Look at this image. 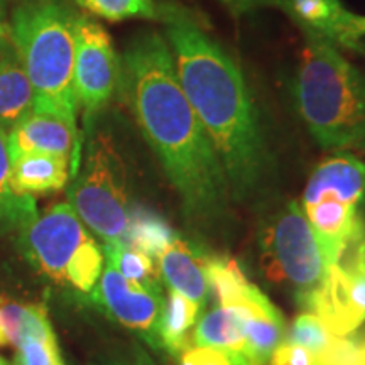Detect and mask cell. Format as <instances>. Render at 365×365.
<instances>
[{
    "label": "cell",
    "mask_w": 365,
    "mask_h": 365,
    "mask_svg": "<svg viewBox=\"0 0 365 365\" xmlns=\"http://www.w3.org/2000/svg\"><path fill=\"white\" fill-rule=\"evenodd\" d=\"M118 93L161 161L188 218L213 222L223 217L230 191L225 170L181 88L164 36L148 31L127 44Z\"/></svg>",
    "instance_id": "1"
},
{
    "label": "cell",
    "mask_w": 365,
    "mask_h": 365,
    "mask_svg": "<svg viewBox=\"0 0 365 365\" xmlns=\"http://www.w3.org/2000/svg\"><path fill=\"white\" fill-rule=\"evenodd\" d=\"M158 14L178 80L220 158L228 188L237 198H245L261 182L266 145L257 107L240 66L188 7L161 2Z\"/></svg>",
    "instance_id": "2"
},
{
    "label": "cell",
    "mask_w": 365,
    "mask_h": 365,
    "mask_svg": "<svg viewBox=\"0 0 365 365\" xmlns=\"http://www.w3.org/2000/svg\"><path fill=\"white\" fill-rule=\"evenodd\" d=\"M304 38L291 85L294 107L323 149L365 153V73L330 41Z\"/></svg>",
    "instance_id": "3"
},
{
    "label": "cell",
    "mask_w": 365,
    "mask_h": 365,
    "mask_svg": "<svg viewBox=\"0 0 365 365\" xmlns=\"http://www.w3.org/2000/svg\"><path fill=\"white\" fill-rule=\"evenodd\" d=\"M66 0H17L9 36L22 59L34 93V112L76 125L78 100L73 86L76 21Z\"/></svg>",
    "instance_id": "4"
},
{
    "label": "cell",
    "mask_w": 365,
    "mask_h": 365,
    "mask_svg": "<svg viewBox=\"0 0 365 365\" xmlns=\"http://www.w3.org/2000/svg\"><path fill=\"white\" fill-rule=\"evenodd\" d=\"M86 134L83 163L68 190L70 205L103 245L124 242L132 210L125 163L110 132L90 124Z\"/></svg>",
    "instance_id": "5"
},
{
    "label": "cell",
    "mask_w": 365,
    "mask_h": 365,
    "mask_svg": "<svg viewBox=\"0 0 365 365\" xmlns=\"http://www.w3.org/2000/svg\"><path fill=\"white\" fill-rule=\"evenodd\" d=\"M26 259L58 284L90 294L102 276L103 249L70 203H58L38 213L19 232Z\"/></svg>",
    "instance_id": "6"
},
{
    "label": "cell",
    "mask_w": 365,
    "mask_h": 365,
    "mask_svg": "<svg viewBox=\"0 0 365 365\" xmlns=\"http://www.w3.org/2000/svg\"><path fill=\"white\" fill-rule=\"evenodd\" d=\"M261 264L269 281L287 282L298 296L317 289L339 262L298 203L289 202L262 232Z\"/></svg>",
    "instance_id": "7"
},
{
    "label": "cell",
    "mask_w": 365,
    "mask_h": 365,
    "mask_svg": "<svg viewBox=\"0 0 365 365\" xmlns=\"http://www.w3.org/2000/svg\"><path fill=\"white\" fill-rule=\"evenodd\" d=\"M307 312L317 314L335 336L357 331L365 323V250L350 249L317 289L298 296Z\"/></svg>",
    "instance_id": "8"
},
{
    "label": "cell",
    "mask_w": 365,
    "mask_h": 365,
    "mask_svg": "<svg viewBox=\"0 0 365 365\" xmlns=\"http://www.w3.org/2000/svg\"><path fill=\"white\" fill-rule=\"evenodd\" d=\"M120 85V58L97 21L80 14L76 21V51L73 86L78 107L85 112V124L103 110L118 93Z\"/></svg>",
    "instance_id": "9"
},
{
    "label": "cell",
    "mask_w": 365,
    "mask_h": 365,
    "mask_svg": "<svg viewBox=\"0 0 365 365\" xmlns=\"http://www.w3.org/2000/svg\"><path fill=\"white\" fill-rule=\"evenodd\" d=\"M90 299L113 322L137 333L153 349L161 350L159 322L164 307L161 286H143L125 279L107 262Z\"/></svg>",
    "instance_id": "10"
},
{
    "label": "cell",
    "mask_w": 365,
    "mask_h": 365,
    "mask_svg": "<svg viewBox=\"0 0 365 365\" xmlns=\"http://www.w3.org/2000/svg\"><path fill=\"white\" fill-rule=\"evenodd\" d=\"M222 308L234 313L239 322L252 365H267L274 350L286 339V322L279 309L250 281Z\"/></svg>",
    "instance_id": "11"
},
{
    "label": "cell",
    "mask_w": 365,
    "mask_h": 365,
    "mask_svg": "<svg viewBox=\"0 0 365 365\" xmlns=\"http://www.w3.org/2000/svg\"><path fill=\"white\" fill-rule=\"evenodd\" d=\"M267 7L284 12L301 33L317 34L336 48L365 51L357 33L359 16L350 12L341 0H267Z\"/></svg>",
    "instance_id": "12"
},
{
    "label": "cell",
    "mask_w": 365,
    "mask_h": 365,
    "mask_svg": "<svg viewBox=\"0 0 365 365\" xmlns=\"http://www.w3.org/2000/svg\"><path fill=\"white\" fill-rule=\"evenodd\" d=\"M11 156L26 153L56 154L71 159V176L81 161L78 127L51 113L31 112L7 134Z\"/></svg>",
    "instance_id": "13"
},
{
    "label": "cell",
    "mask_w": 365,
    "mask_h": 365,
    "mask_svg": "<svg viewBox=\"0 0 365 365\" xmlns=\"http://www.w3.org/2000/svg\"><path fill=\"white\" fill-rule=\"evenodd\" d=\"M303 212L339 261L364 240L365 225L357 205L345 203L335 196H323L303 207Z\"/></svg>",
    "instance_id": "14"
},
{
    "label": "cell",
    "mask_w": 365,
    "mask_h": 365,
    "mask_svg": "<svg viewBox=\"0 0 365 365\" xmlns=\"http://www.w3.org/2000/svg\"><path fill=\"white\" fill-rule=\"evenodd\" d=\"M365 195V164L354 154L340 150L319 163L312 173L303 195V207L323 196H335L341 202L357 205Z\"/></svg>",
    "instance_id": "15"
},
{
    "label": "cell",
    "mask_w": 365,
    "mask_h": 365,
    "mask_svg": "<svg viewBox=\"0 0 365 365\" xmlns=\"http://www.w3.org/2000/svg\"><path fill=\"white\" fill-rule=\"evenodd\" d=\"M207 259L198 247L176 237L159 255V272L170 289L205 307L210 296Z\"/></svg>",
    "instance_id": "16"
},
{
    "label": "cell",
    "mask_w": 365,
    "mask_h": 365,
    "mask_svg": "<svg viewBox=\"0 0 365 365\" xmlns=\"http://www.w3.org/2000/svg\"><path fill=\"white\" fill-rule=\"evenodd\" d=\"M34 108V93L11 36L0 39V127L11 132Z\"/></svg>",
    "instance_id": "17"
},
{
    "label": "cell",
    "mask_w": 365,
    "mask_h": 365,
    "mask_svg": "<svg viewBox=\"0 0 365 365\" xmlns=\"http://www.w3.org/2000/svg\"><path fill=\"white\" fill-rule=\"evenodd\" d=\"M12 180L22 195H48L63 190L70 180L71 159L56 154L26 153L11 156Z\"/></svg>",
    "instance_id": "18"
},
{
    "label": "cell",
    "mask_w": 365,
    "mask_h": 365,
    "mask_svg": "<svg viewBox=\"0 0 365 365\" xmlns=\"http://www.w3.org/2000/svg\"><path fill=\"white\" fill-rule=\"evenodd\" d=\"M38 213L34 196L22 195L14 186L9 137L0 127V232H21Z\"/></svg>",
    "instance_id": "19"
},
{
    "label": "cell",
    "mask_w": 365,
    "mask_h": 365,
    "mask_svg": "<svg viewBox=\"0 0 365 365\" xmlns=\"http://www.w3.org/2000/svg\"><path fill=\"white\" fill-rule=\"evenodd\" d=\"M200 308L202 307L198 303L185 294L170 289L159 322V341L163 350L181 357L182 352L193 346V327L198 319Z\"/></svg>",
    "instance_id": "20"
},
{
    "label": "cell",
    "mask_w": 365,
    "mask_h": 365,
    "mask_svg": "<svg viewBox=\"0 0 365 365\" xmlns=\"http://www.w3.org/2000/svg\"><path fill=\"white\" fill-rule=\"evenodd\" d=\"M193 344L196 346H213V349L227 350V352L244 355L249 359L247 341H245L239 322L234 313L222 307L212 309L196 322Z\"/></svg>",
    "instance_id": "21"
},
{
    "label": "cell",
    "mask_w": 365,
    "mask_h": 365,
    "mask_svg": "<svg viewBox=\"0 0 365 365\" xmlns=\"http://www.w3.org/2000/svg\"><path fill=\"white\" fill-rule=\"evenodd\" d=\"M0 328L7 344L17 346L27 336L51 330L48 312L43 304L19 303L9 298H0Z\"/></svg>",
    "instance_id": "22"
},
{
    "label": "cell",
    "mask_w": 365,
    "mask_h": 365,
    "mask_svg": "<svg viewBox=\"0 0 365 365\" xmlns=\"http://www.w3.org/2000/svg\"><path fill=\"white\" fill-rule=\"evenodd\" d=\"M178 235L173 232V228L161 217L143 208L130 210L129 228H127L124 244L148 254L150 259H159L163 250Z\"/></svg>",
    "instance_id": "23"
},
{
    "label": "cell",
    "mask_w": 365,
    "mask_h": 365,
    "mask_svg": "<svg viewBox=\"0 0 365 365\" xmlns=\"http://www.w3.org/2000/svg\"><path fill=\"white\" fill-rule=\"evenodd\" d=\"M103 255L125 279L139 282L143 286H161L159 271L148 254L140 252L124 242L103 245Z\"/></svg>",
    "instance_id": "24"
},
{
    "label": "cell",
    "mask_w": 365,
    "mask_h": 365,
    "mask_svg": "<svg viewBox=\"0 0 365 365\" xmlns=\"http://www.w3.org/2000/svg\"><path fill=\"white\" fill-rule=\"evenodd\" d=\"M83 11L105 21L120 22L127 19L158 21V4L154 0H75Z\"/></svg>",
    "instance_id": "25"
},
{
    "label": "cell",
    "mask_w": 365,
    "mask_h": 365,
    "mask_svg": "<svg viewBox=\"0 0 365 365\" xmlns=\"http://www.w3.org/2000/svg\"><path fill=\"white\" fill-rule=\"evenodd\" d=\"M335 340V335L328 330L325 323L313 313H301L294 318L293 325L289 330H286L287 344H296L308 349L319 359L323 354L330 349V345Z\"/></svg>",
    "instance_id": "26"
},
{
    "label": "cell",
    "mask_w": 365,
    "mask_h": 365,
    "mask_svg": "<svg viewBox=\"0 0 365 365\" xmlns=\"http://www.w3.org/2000/svg\"><path fill=\"white\" fill-rule=\"evenodd\" d=\"M14 365H65L54 330L27 336L16 346Z\"/></svg>",
    "instance_id": "27"
},
{
    "label": "cell",
    "mask_w": 365,
    "mask_h": 365,
    "mask_svg": "<svg viewBox=\"0 0 365 365\" xmlns=\"http://www.w3.org/2000/svg\"><path fill=\"white\" fill-rule=\"evenodd\" d=\"M181 365H252L244 355L213 349V346H191L181 354Z\"/></svg>",
    "instance_id": "28"
},
{
    "label": "cell",
    "mask_w": 365,
    "mask_h": 365,
    "mask_svg": "<svg viewBox=\"0 0 365 365\" xmlns=\"http://www.w3.org/2000/svg\"><path fill=\"white\" fill-rule=\"evenodd\" d=\"M267 365H319V360L304 346L282 341L272 352Z\"/></svg>",
    "instance_id": "29"
},
{
    "label": "cell",
    "mask_w": 365,
    "mask_h": 365,
    "mask_svg": "<svg viewBox=\"0 0 365 365\" xmlns=\"http://www.w3.org/2000/svg\"><path fill=\"white\" fill-rule=\"evenodd\" d=\"M93 365H156V364L153 362V359H150L139 345H132L127 352L100 359Z\"/></svg>",
    "instance_id": "30"
},
{
    "label": "cell",
    "mask_w": 365,
    "mask_h": 365,
    "mask_svg": "<svg viewBox=\"0 0 365 365\" xmlns=\"http://www.w3.org/2000/svg\"><path fill=\"white\" fill-rule=\"evenodd\" d=\"M218 2L234 16H244L255 9L267 7V0H218Z\"/></svg>",
    "instance_id": "31"
},
{
    "label": "cell",
    "mask_w": 365,
    "mask_h": 365,
    "mask_svg": "<svg viewBox=\"0 0 365 365\" xmlns=\"http://www.w3.org/2000/svg\"><path fill=\"white\" fill-rule=\"evenodd\" d=\"M2 38H9V24L6 17H4L2 9H0V39Z\"/></svg>",
    "instance_id": "32"
},
{
    "label": "cell",
    "mask_w": 365,
    "mask_h": 365,
    "mask_svg": "<svg viewBox=\"0 0 365 365\" xmlns=\"http://www.w3.org/2000/svg\"><path fill=\"white\" fill-rule=\"evenodd\" d=\"M357 33L360 38H364L365 36V16H359L357 19Z\"/></svg>",
    "instance_id": "33"
},
{
    "label": "cell",
    "mask_w": 365,
    "mask_h": 365,
    "mask_svg": "<svg viewBox=\"0 0 365 365\" xmlns=\"http://www.w3.org/2000/svg\"><path fill=\"white\" fill-rule=\"evenodd\" d=\"M4 345H7V340H6V335H4L2 328H0V346H4Z\"/></svg>",
    "instance_id": "34"
},
{
    "label": "cell",
    "mask_w": 365,
    "mask_h": 365,
    "mask_svg": "<svg viewBox=\"0 0 365 365\" xmlns=\"http://www.w3.org/2000/svg\"><path fill=\"white\" fill-rule=\"evenodd\" d=\"M0 365H14L11 360H7L6 357H0Z\"/></svg>",
    "instance_id": "35"
},
{
    "label": "cell",
    "mask_w": 365,
    "mask_h": 365,
    "mask_svg": "<svg viewBox=\"0 0 365 365\" xmlns=\"http://www.w3.org/2000/svg\"><path fill=\"white\" fill-rule=\"evenodd\" d=\"M362 247H364V250H365V240H362Z\"/></svg>",
    "instance_id": "36"
},
{
    "label": "cell",
    "mask_w": 365,
    "mask_h": 365,
    "mask_svg": "<svg viewBox=\"0 0 365 365\" xmlns=\"http://www.w3.org/2000/svg\"><path fill=\"white\" fill-rule=\"evenodd\" d=\"M4 2H7V0H0V4H4Z\"/></svg>",
    "instance_id": "37"
}]
</instances>
